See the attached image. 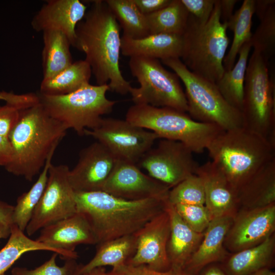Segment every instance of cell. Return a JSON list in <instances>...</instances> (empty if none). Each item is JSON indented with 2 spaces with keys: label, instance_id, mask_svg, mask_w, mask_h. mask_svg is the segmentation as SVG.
<instances>
[{
  "label": "cell",
  "instance_id": "5b68a950",
  "mask_svg": "<svg viewBox=\"0 0 275 275\" xmlns=\"http://www.w3.org/2000/svg\"><path fill=\"white\" fill-rule=\"evenodd\" d=\"M227 26L221 19L219 0H216L212 13L204 23L189 15L187 28L183 34L180 58L189 70L211 82L216 83L222 77L223 65L229 44Z\"/></svg>",
  "mask_w": 275,
  "mask_h": 275
},
{
  "label": "cell",
  "instance_id": "d6a6232c",
  "mask_svg": "<svg viewBox=\"0 0 275 275\" xmlns=\"http://www.w3.org/2000/svg\"><path fill=\"white\" fill-rule=\"evenodd\" d=\"M105 2L122 29V36L136 39L150 35L146 15L139 10L133 0Z\"/></svg>",
  "mask_w": 275,
  "mask_h": 275
},
{
  "label": "cell",
  "instance_id": "b9f144b4",
  "mask_svg": "<svg viewBox=\"0 0 275 275\" xmlns=\"http://www.w3.org/2000/svg\"><path fill=\"white\" fill-rule=\"evenodd\" d=\"M139 10L144 15L155 13L167 7L171 0H133Z\"/></svg>",
  "mask_w": 275,
  "mask_h": 275
},
{
  "label": "cell",
  "instance_id": "836d02e7",
  "mask_svg": "<svg viewBox=\"0 0 275 275\" xmlns=\"http://www.w3.org/2000/svg\"><path fill=\"white\" fill-rule=\"evenodd\" d=\"M55 150L52 151L49 155L37 180L29 191L22 194L17 198L16 204L14 206L13 224L23 232L25 230L45 190L48 180L49 168Z\"/></svg>",
  "mask_w": 275,
  "mask_h": 275
},
{
  "label": "cell",
  "instance_id": "484cf974",
  "mask_svg": "<svg viewBox=\"0 0 275 275\" xmlns=\"http://www.w3.org/2000/svg\"><path fill=\"white\" fill-rule=\"evenodd\" d=\"M136 249L135 233L97 244L93 258L85 265H78L73 275H79L95 268L125 264L133 256Z\"/></svg>",
  "mask_w": 275,
  "mask_h": 275
},
{
  "label": "cell",
  "instance_id": "ba28073f",
  "mask_svg": "<svg viewBox=\"0 0 275 275\" xmlns=\"http://www.w3.org/2000/svg\"><path fill=\"white\" fill-rule=\"evenodd\" d=\"M268 61L254 50L246 67L241 114L244 127L275 144V88Z\"/></svg>",
  "mask_w": 275,
  "mask_h": 275
},
{
  "label": "cell",
  "instance_id": "8fae6325",
  "mask_svg": "<svg viewBox=\"0 0 275 275\" xmlns=\"http://www.w3.org/2000/svg\"><path fill=\"white\" fill-rule=\"evenodd\" d=\"M84 135L95 139L117 159L136 164L159 138L126 120L114 118H102L96 128L86 129Z\"/></svg>",
  "mask_w": 275,
  "mask_h": 275
},
{
  "label": "cell",
  "instance_id": "ffe728a7",
  "mask_svg": "<svg viewBox=\"0 0 275 275\" xmlns=\"http://www.w3.org/2000/svg\"><path fill=\"white\" fill-rule=\"evenodd\" d=\"M87 9L79 0H48L33 17L31 25L37 32H61L73 46L76 26L84 18Z\"/></svg>",
  "mask_w": 275,
  "mask_h": 275
},
{
  "label": "cell",
  "instance_id": "8d00e7d4",
  "mask_svg": "<svg viewBox=\"0 0 275 275\" xmlns=\"http://www.w3.org/2000/svg\"><path fill=\"white\" fill-rule=\"evenodd\" d=\"M173 206L189 227L196 232L204 233L211 220L205 205L177 204Z\"/></svg>",
  "mask_w": 275,
  "mask_h": 275
},
{
  "label": "cell",
  "instance_id": "7bdbcfd3",
  "mask_svg": "<svg viewBox=\"0 0 275 275\" xmlns=\"http://www.w3.org/2000/svg\"><path fill=\"white\" fill-rule=\"evenodd\" d=\"M12 156V148L8 138L0 135V166H7Z\"/></svg>",
  "mask_w": 275,
  "mask_h": 275
},
{
  "label": "cell",
  "instance_id": "6da1fadb",
  "mask_svg": "<svg viewBox=\"0 0 275 275\" xmlns=\"http://www.w3.org/2000/svg\"><path fill=\"white\" fill-rule=\"evenodd\" d=\"M120 27L105 1H92L89 9L75 29L73 47L86 56L97 85H107L109 90L125 95L131 88L119 66Z\"/></svg>",
  "mask_w": 275,
  "mask_h": 275
},
{
  "label": "cell",
  "instance_id": "d6986e66",
  "mask_svg": "<svg viewBox=\"0 0 275 275\" xmlns=\"http://www.w3.org/2000/svg\"><path fill=\"white\" fill-rule=\"evenodd\" d=\"M202 179L205 206L211 219L223 216L234 217L239 210L237 190L211 161L199 166L196 173Z\"/></svg>",
  "mask_w": 275,
  "mask_h": 275
},
{
  "label": "cell",
  "instance_id": "bcb514c9",
  "mask_svg": "<svg viewBox=\"0 0 275 275\" xmlns=\"http://www.w3.org/2000/svg\"><path fill=\"white\" fill-rule=\"evenodd\" d=\"M197 275H228L220 263H212L203 268Z\"/></svg>",
  "mask_w": 275,
  "mask_h": 275
},
{
  "label": "cell",
  "instance_id": "c3c4849f",
  "mask_svg": "<svg viewBox=\"0 0 275 275\" xmlns=\"http://www.w3.org/2000/svg\"><path fill=\"white\" fill-rule=\"evenodd\" d=\"M249 275H275V273L270 268H265L259 270Z\"/></svg>",
  "mask_w": 275,
  "mask_h": 275
},
{
  "label": "cell",
  "instance_id": "1f68e13d",
  "mask_svg": "<svg viewBox=\"0 0 275 275\" xmlns=\"http://www.w3.org/2000/svg\"><path fill=\"white\" fill-rule=\"evenodd\" d=\"M145 15L150 35L182 36L187 28L189 14L180 0H171L167 7Z\"/></svg>",
  "mask_w": 275,
  "mask_h": 275
},
{
  "label": "cell",
  "instance_id": "f546056e",
  "mask_svg": "<svg viewBox=\"0 0 275 275\" xmlns=\"http://www.w3.org/2000/svg\"><path fill=\"white\" fill-rule=\"evenodd\" d=\"M255 13L260 23L250 42L254 50L269 61L275 48V1L255 0Z\"/></svg>",
  "mask_w": 275,
  "mask_h": 275
},
{
  "label": "cell",
  "instance_id": "f1b7e54d",
  "mask_svg": "<svg viewBox=\"0 0 275 275\" xmlns=\"http://www.w3.org/2000/svg\"><path fill=\"white\" fill-rule=\"evenodd\" d=\"M252 48L250 42L245 43L238 53V59L233 67L225 71L221 78L215 83L225 99L232 106L241 112L244 85L249 53Z\"/></svg>",
  "mask_w": 275,
  "mask_h": 275
},
{
  "label": "cell",
  "instance_id": "e575fe53",
  "mask_svg": "<svg viewBox=\"0 0 275 275\" xmlns=\"http://www.w3.org/2000/svg\"><path fill=\"white\" fill-rule=\"evenodd\" d=\"M9 239L0 250V275L5 273L11 266L24 253L38 250L57 251L46 244L27 236L17 226L11 227Z\"/></svg>",
  "mask_w": 275,
  "mask_h": 275
},
{
  "label": "cell",
  "instance_id": "4316f807",
  "mask_svg": "<svg viewBox=\"0 0 275 275\" xmlns=\"http://www.w3.org/2000/svg\"><path fill=\"white\" fill-rule=\"evenodd\" d=\"M42 51L43 79L50 78L73 63L70 50L71 43L63 33L48 30L43 33Z\"/></svg>",
  "mask_w": 275,
  "mask_h": 275
},
{
  "label": "cell",
  "instance_id": "681fc988",
  "mask_svg": "<svg viewBox=\"0 0 275 275\" xmlns=\"http://www.w3.org/2000/svg\"><path fill=\"white\" fill-rule=\"evenodd\" d=\"M8 234L0 227V238H5L8 237Z\"/></svg>",
  "mask_w": 275,
  "mask_h": 275
},
{
  "label": "cell",
  "instance_id": "5bb4252c",
  "mask_svg": "<svg viewBox=\"0 0 275 275\" xmlns=\"http://www.w3.org/2000/svg\"><path fill=\"white\" fill-rule=\"evenodd\" d=\"M275 203L239 209L226 234L224 246L230 253L253 247L275 233Z\"/></svg>",
  "mask_w": 275,
  "mask_h": 275
},
{
  "label": "cell",
  "instance_id": "d590c367",
  "mask_svg": "<svg viewBox=\"0 0 275 275\" xmlns=\"http://www.w3.org/2000/svg\"><path fill=\"white\" fill-rule=\"evenodd\" d=\"M205 200L203 181L196 174L190 175L171 188L167 199L172 205H205Z\"/></svg>",
  "mask_w": 275,
  "mask_h": 275
},
{
  "label": "cell",
  "instance_id": "7c38bea8",
  "mask_svg": "<svg viewBox=\"0 0 275 275\" xmlns=\"http://www.w3.org/2000/svg\"><path fill=\"white\" fill-rule=\"evenodd\" d=\"M67 165L51 163L45 190L25 229L29 236L77 212Z\"/></svg>",
  "mask_w": 275,
  "mask_h": 275
},
{
  "label": "cell",
  "instance_id": "83f0119b",
  "mask_svg": "<svg viewBox=\"0 0 275 275\" xmlns=\"http://www.w3.org/2000/svg\"><path fill=\"white\" fill-rule=\"evenodd\" d=\"M92 74L85 60L77 61L54 76L42 79L39 92L53 96L73 93L89 84Z\"/></svg>",
  "mask_w": 275,
  "mask_h": 275
},
{
  "label": "cell",
  "instance_id": "7dc6e473",
  "mask_svg": "<svg viewBox=\"0 0 275 275\" xmlns=\"http://www.w3.org/2000/svg\"><path fill=\"white\" fill-rule=\"evenodd\" d=\"M79 275H108V274L103 267H99Z\"/></svg>",
  "mask_w": 275,
  "mask_h": 275
},
{
  "label": "cell",
  "instance_id": "44dd1931",
  "mask_svg": "<svg viewBox=\"0 0 275 275\" xmlns=\"http://www.w3.org/2000/svg\"><path fill=\"white\" fill-rule=\"evenodd\" d=\"M233 219L231 216H223L211 220L200 245L183 269L186 274L197 275L206 266L221 263L230 255L224 240Z\"/></svg>",
  "mask_w": 275,
  "mask_h": 275
},
{
  "label": "cell",
  "instance_id": "ab89813d",
  "mask_svg": "<svg viewBox=\"0 0 275 275\" xmlns=\"http://www.w3.org/2000/svg\"><path fill=\"white\" fill-rule=\"evenodd\" d=\"M107 272L108 275H187L183 271L170 269L166 271H159L145 265L132 266L127 264L113 267Z\"/></svg>",
  "mask_w": 275,
  "mask_h": 275
},
{
  "label": "cell",
  "instance_id": "74e56055",
  "mask_svg": "<svg viewBox=\"0 0 275 275\" xmlns=\"http://www.w3.org/2000/svg\"><path fill=\"white\" fill-rule=\"evenodd\" d=\"M58 254L56 253L47 261L33 269L15 267L12 269V275H73L78 264L74 259H67L64 265L59 266L56 262Z\"/></svg>",
  "mask_w": 275,
  "mask_h": 275
},
{
  "label": "cell",
  "instance_id": "52a82bcc",
  "mask_svg": "<svg viewBox=\"0 0 275 275\" xmlns=\"http://www.w3.org/2000/svg\"><path fill=\"white\" fill-rule=\"evenodd\" d=\"M185 87L188 115L196 121L214 124L224 131L244 127L241 112L225 99L215 83L194 74L179 58L161 60Z\"/></svg>",
  "mask_w": 275,
  "mask_h": 275
},
{
  "label": "cell",
  "instance_id": "8992f818",
  "mask_svg": "<svg viewBox=\"0 0 275 275\" xmlns=\"http://www.w3.org/2000/svg\"><path fill=\"white\" fill-rule=\"evenodd\" d=\"M125 120L150 130L159 138L181 142L194 153L198 154L206 150L211 141L224 131L214 124L196 121L186 113L148 105L131 106Z\"/></svg>",
  "mask_w": 275,
  "mask_h": 275
},
{
  "label": "cell",
  "instance_id": "9c48e42d",
  "mask_svg": "<svg viewBox=\"0 0 275 275\" xmlns=\"http://www.w3.org/2000/svg\"><path fill=\"white\" fill-rule=\"evenodd\" d=\"M107 85L90 83L77 91L64 95H47L38 93L40 102L47 114L79 135L86 129L96 128L103 115L113 110L116 101L106 97Z\"/></svg>",
  "mask_w": 275,
  "mask_h": 275
},
{
  "label": "cell",
  "instance_id": "3957f363",
  "mask_svg": "<svg viewBox=\"0 0 275 275\" xmlns=\"http://www.w3.org/2000/svg\"><path fill=\"white\" fill-rule=\"evenodd\" d=\"M67 130L64 125L47 114L40 102L20 111L18 120L8 135L13 156L5 169L32 181Z\"/></svg>",
  "mask_w": 275,
  "mask_h": 275
},
{
  "label": "cell",
  "instance_id": "f35d334b",
  "mask_svg": "<svg viewBox=\"0 0 275 275\" xmlns=\"http://www.w3.org/2000/svg\"><path fill=\"white\" fill-rule=\"evenodd\" d=\"M189 15L197 22L204 23L210 17L216 0H180Z\"/></svg>",
  "mask_w": 275,
  "mask_h": 275
},
{
  "label": "cell",
  "instance_id": "4fadbf2b",
  "mask_svg": "<svg viewBox=\"0 0 275 275\" xmlns=\"http://www.w3.org/2000/svg\"><path fill=\"white\" fill-rule=\"evenodd\" d=\"M193 153L181 142L162 139L156 147L149 149L138 163L150 177L171 189L196 173L199 165Z\"/></svg>",
  "mask_w": 275,
  "mask_h": 275
},
{
  "label": "cell",
  "instance_id": "2e32d148",
  "mask_svg": "<svg viewBox=\"0 0 275 275\" xmlns=\"http://www.w3.org/2000/svg\"><path fill=\"white\" fill-rule=\"evenodd\" d=\"M170 232V216L164 208V211L135 233L136 251L126 264L132 266L145 265L159 271L170 270L171 266L167 253Z\"/></svg>",
  "mask_w": 275,
  "mask_h": 275
},
{
  "label": "cell",
  "instance_id": "ac0fdd59",
  "mask_svg": "<svg viewBox=\"0 0 275 275\" xmlns=\"http://www.w3.org/2000/svg\"><path fill=\"white\" fill-rule=\"evenodd\" d=\"M36 239L55 249L62 258L76 260L75 251L79 244H97L95 233L86 217L81 213L74 214L42 229Z\"/></svg>",
  "mask_w": 275,
  "mask_h": 275
},
{
  "label": "cell",
  "instance_id": "9a60e30c",
  "mask_svg": "<svg viewBox=\"0 0 275 275\" xmlns=\"http://www.w3.org/2000/svg\"><path fill=\"white\" fill-rule=\"evenodd\" d=\"M170 188L143 173L137 164L118 159L103 190L128 200L168 199Z\"/></svg>",
  "mask_w": 275,
  "mask_h": 275
},
{
  "label": "cell",
  "instance_id": "4dcf8cb0",
  "mask_svg": "<svg viewBox=\"0 0 275 275\" xmlns=\"http://www.w3.org/2000/svg\"><path fill=\"white\" fill-rule=\"evenodd\" d=\"M255 2V0L243 1L239 9L226 22L227 29L233 32L234 36L231 46L223 62L225 71L229 70L233 67L242 46L251 40Z\"/></svg>",
  "mask_w": 275,
  "mask_h": 275
},
{
  "label": "cell",
  "instance_id": "d4e9b609",
  "mask_svg": "<svg viewBox=\"0 0 275 275\" xmlns=\"http://www.w3.org/2000/svg\"><path fill=\"white\" fill-rule=\"evenodd\" d=\"M275 254V233L260 244L230 253L220 263L228 275H249L273 265Z\"/></svg>",
  "mask_w": 275,
  "mask_h": 275
},
{
  "label": "cell",
  "instance_id": "603a6c76",
  "mask_svg": "<svg viewBox=\"0 0 275 275\" xmlns=\"http://www.w3.org/2000/svg\"><path fill=\"white\" fill-rule=\"evenodd\" d=\"M183 47L182 36L157 34L141 39L121 37V52L126 57H141L163 60L180 59Z\"/></svg>",
  "mask_w": 275,
  "mask_h": 275
},
{
  "label": "cell",
  "instance_id": "f6af8a7d",
  "mask_svg": "<svg viewBox=\"0 0 275 275\" xmlns=\"http://www.w3.org/2000/svg\"><path fill=\"white\" fill-rule=\"evenodd\" d=\"M237 0H219L221 19L223 22H227L233 15L235 5Z\"/></svg>",
  "mask_w": 275,
  "mask_h": 275
},
{
  "label": "cell",
  "instance_id": "277c9868",
  "mask_svg": "<svg viewBox=\"0 0 275 275\" xmlns=\"http://www.w3.org/2000/svg\"><path fill=\"white\" fill-rule=\"evenodd\" d=\"M206 150L216 166L237 190L275 158V144L242 127L223 131Z\"/></svg>",
  "mask_w": 275,
  "mask_h": 275
},
{
  "label": "cell",
  "instance_id": "cb8c5ba5",
  "mask_svg": "<svg viewBox=\"0 0 275 275\" xmlns=\"http://www.w3.org/2000/svg\"><path fill=\"white\" fill-rule=\"evenodd\" d=\"M237 194L239 210L258 208L275 203V158L258 170Z\"/></svg>",
  "mask_w": 275,
  "mask_h": 275
},
{
  "label": "cell",
  "instance_id": "7a4b0ae2",
  "mask_svg": "<svg viewBox=\"0 0 275 275\" xmlns=\"http://www.w3.org/2000/svg\"><path fill=\"white\" fill-rule=\"evenodd\" d=\"M76 210L90 223L98 243L135 233L164 210L166 201L128 200L103 191L75 192Z\"/></svg>",
  "mask_w": 275,
  "mask_h": 275
},
{
  "label": "cell",
  "instance_id": "e0dca14e",
  "mask_svg": "<svg viewBox=\"0 0 275 275\" xmlns=\"http://www.w3.org/2000/svg\"><path fill=\"white\" fill-rule=\"evenodd\" d=\"M117 160L98 142L82 149L77 163L69 172V182L74 191H102Z\"/></svg>",
  "mask_w": 275,
  "mask_h": 275
},
{
  "label": "cell",
  "instance_id": "ee69618b",
  "mask_svg": "<svg viewBox=\"0 0 275 275\" xmlns=\"http://www.w3.org/2000/svg\"><path fill=\"white\" fill-rule=\"evenodd\" d=\"M14 206L6 202L0 201V226L11 230L13 225L12 215Z\"/></svg>",
  "mask_w": 275,
  "mask_h": 275
},
{
  "label": "cell",
  "instance_id": "f907efd6",
  "mask_svg": "<svg viewBox=\"0 0 275 275\" xmlns=\"http://www.w3.org/2000/svg\"><path fill=\"white\" fill-rule=\"evenodd\" d=\"M2 275H6V273H4V274H3Z\"/></svg>",
  "mask_w": 275,
  "mask_h": 275
},
{
  "label": "cell",
  "instance_id": "60d3db41",
  "mask_svg": "<svg viewBox=\"0 0 275 275\" xmlns=\"http://www.w3.org/2000/svg\"><path fill=\"white\" fill-rule=\"evenodd\" d=\"M20 111L8 103L0 105V135L8 138L10 131L18 120Z\"/></svg>",
  "mask_w": 275,
  "mask_h": 275
},
{
  "label": "cell",
  "instance_id": "7402d4cb",
  "mask_svg": "<svg viewBox=\"0 0 275 275\" xmlns=\"http://www.w3.org/2000/svg\"><path fill=\"white\" fill-rule=\"evenodd\" d=\"M165 208L170 219L167 253L171 269L183 271L186 263L200 245L204 233L196 232L189 227L178 214L174 206L168 201Z\"/></svg>",
  "mask_w": 275,
  "mask_h": 275
},
{
  "label": "cell",
  "instance_id": "30bf717a",
  "mask_svg": "<svg viewBox=\"0 0 275 275\" xmlns=\"http://www.w3.org/2000/svg\"><path fill=\"white\" fill-rule=\"evenodd\" d=\"M129 66L140 84L139 88L131 87L129 91L134 104L169 107L187 113V100L179 77L165 69L159 60L131 57Z\"/></svg>",
  "mask_w": 275,
  "mask_h": 275
}]
</instances>
